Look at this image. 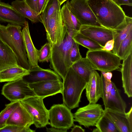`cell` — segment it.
I'll list each match as a JSON object with an SVG mask.
<instances>
[{
    "label": "cell",
    "instance_id": "e575fe53",
    "mask_svg": "<svg viewBox=\"0 0 132 132\" xmlns=\"http://www.w3.org/2000/svg\"><path fill=\"white\" fill-rule=\"evenodd\" d=\"M30 127L13 125H7L0 129V132H35Z\"/></svg>",
    "mask_w": 132,
    "mask_h": 132
},
{
    "label": "cell",
    "instance_id": "8992f818",
    "mask_svg": "<svg viewBox=\"0 0 132 132\" xmlns=\"http://www.w3.org/2000/svg\"><path fill=\"white\" fill-rule=\"evenodd\" d=\"M43 98L36 96L27 97L20 101L32 118L35 126L42 128L50 124L48 110L43 102Z\"/></svg>",
    "mask_w": 132,
    "mask_h": 132
},
{
    "label": "cell",
    "instance_id": "277c9868",
    "mask_svg": "<svg viewBox=\"0 0 132 132\" xmlns=\"http://www.w3.org/2000/svg\"><path fill=\"white\" fill-rule=\"evenodd\" d=\"M76 33L67 32L63 42L60 45L51 46L50 67L63 80L73 64L70 59V52L74 42L72 37Z\"/></svg>",
    "mask_w": 132,
    "mask_h": 132
},
{
    "label": "cell",
    "instance_id": "ac0fdd59",
    "mask_svg": "<svg viewBox=\"0 0 132 132\" xmlns=\"http://www.w3.org/2000/svg\"><path fill=\"white\" fill-rule=\"evenodd\" d=\"M33 123L32 118L20 102L7 120L6 124L30 127Z\"/></svg>",
    "mask_w": 132,
    "mask_h": 132
},
{
    "label": "cell",
    "instance_id": "4dcf8cb0",
    "mask_svg": "<svg viewBox=\"0 0 132 132\" xmlns=\"http://www.w3.org/2000/svg\"><path fill=\"white\" fill-rule=\"evenodd\" d=\"M95 126L99 132H119L113 122L103 113Z\"/></svg>",
    "mask_w": 132,
    "mask_h": 132
},
{
    "label": "cell",
    "instance_id": "603a6c76",
    "mask_svg": "<svg viewBox=\"0 0 132 132\" xmlns=\"http://www.w3.org/2000/svg\"><path fill=\"white\" fill-rule=\"evenodd\" d=\"M18 65L14 52L0 38V71Z\"/></svg>",
    "mask_w": 132,
    "mask_h": 132
},
{
    "label": "cell",
    "instance_id": "836d02e7",
    "mask_svg": "<svg viewBox=\"0 0 132 132\" xmlns=\"http://www.w3.org/2000/svg\"><path fill=\"white\" fill-rule=\"evenodd\" d=\"M101 78L102 87V98L104 104L106 102L112 88L113 82L111 81H109L106 80L104 77L101 73Z\"/></svg>",
    "mask_w": 132,
    "mask_h": 132
},
{
    "label": "cell",
    "instance_id": "6da1fadb",
    "mask_svg": "<svg viewBox=\"0 0 132 132\" xmlns=\"http://www.w3.org/2000/svg\"><path fill=\"white\" fill-rule=\"evenodd\" d=\"M101 26L115 30L126 20L120 6L112 0H86Z\"/></svg>",
    "mask_w": 132,
    "mask_h": 132
},
{
    "label": "cell",
    "instance_id": "cb8c5ba5",
    "mask_svg": "<svg viewBox=\"0 0 132 132\" xmlns=\"http://www.w3.org/2000/svg\"><path fill=\"white\" fill-rule=\"evenodd\" d=\"M132 30V18L126 16L125 21L115 30L116 33L113 38L114 43L113 53L116 55L121 43Z\"/></svg>",
    "mask_w": 132,
    "mask_h": 132
},
{
    "label": "cell",
    "instance_id": "9c48e42d",
    "mask_svg": "<svg viewBox=\"0 0 132 132\" xmlns=\"http://www.w3.org/2000/svg\"><path fill=\"white\" fill-rule=\"evenodd\" d=\"M104 111L100 104L89 103L79 108L74 114V121L86 128L95 126Z\"/></svg>",
    "mask_w": 132,
    "mask_h": 132
},
{
    "label": "cell",
    "instance_id": "30bf717a",
    "mask_svg": "<svg viewBox=\"0 0 132 132\" xmlns=\"http://www.w3.org/2000/svg\"><path fill=\"white\" fill-rule=\"evenodd\" d=\"M1 94L11 102L20 101L27 97L36 95L23 78L5 84Z\"/></svg>",
    "mask_w": 132,
    "mask_h": 132
},
{
    "label": "cell",
    "instance_id": "bcb514c9",
    "mask_svg": "<svg viewBox=\"0 0 132 132\" xmlns=\"http://www.w3.org/2000/svg\"><path fill=\"white\" fill-rule=\"evenodd\" d=\"M92 131L93 132H99L98 130L96 128L94 129Z\"/></svg>",
    "mask_w": 132,
    "mask_h": 132
},
{
    "label": "cell",
    "instance_id": "ee69618b",
    "mask_svg": "<svg viewBox=\"0 0 132 132\" xmlns=\"http://www.w3.org/2000/svg\"><path fill=\"white\" fill-rule=\"evenodd\" d=\"M73 126V127L71 128V132H84L85 131V129L82 128L81 126L74 125Z\"/></svg>",
    "mask_w": 132,
    "mask_h": 132
},
{
    "label": "cell",
    "instance_id": "7bdbcfd3",
    "mask_svg": "<svg viewBox=\"0 0 132 132\" xmlns=\"http://www.w3.org/2000/svg\"><path fill=\"white\" fill-rule=\"evenodd\" d=\"M101 74L107 80L111 81V79L112 77V74L111 72H105L101 71Z\"/></svg>",
    "mask_w": 132,
    "mask_h": 132
},
{
    "label": "cell",
    "instance_id": "5bb4252c",
    "mask_svg": "<svg viewBox=\"0 0 132 132\" xmlns=\"http://www.w3.org/2000/svg\"><path fill=\"white\" fill-rule=\"evenodd\" d=\"M85 89L86 96L89 103H96L102 98L101 78L96 70L91 74Z\"/></svg>",
    "mask_w": 132,
    "mask_h": 132
},
{
    "label": "cell",
    "instance_id": "d6986e66",
    "mask_svg": "<svg viewBox=\"0 0 132 132\" xmlns=\"http://www.w3.org/2000/svg\"><path fill=\"white\" fill-rule=\"evenodd\" d=\"M60 12L62 21L67 32L72 33L78 32L81 25L71 13L69 1L64 4Z\"/></svg>",
    "mask_w": 132,
    "mask_h": 132
},
{
    "label": "cell",
    "instance_id": "8d00e7d4",
    "mask_svg": "<svg viewBox=\"0 0 132 132\" xmlns=\"http://www.w3.org/2000/svg\"><path fill=\"white\" fill-rule=\"evenodd\" d=\"M24 1L31 8L39 14L38 9V0H24Z\"/></svg>",
    "mask_w": 132,
    "mask_h": 132
},
{
    "label": "cell",
    "instance_id": "9a60e30c",
    "mask_svg": "<svg viewBox=\"0 0 132 132\" xmlns=\"http://www.w3.org/2000/svg\"><path fill=\"white\" fill-rule=\"evenodd\" d=\"M23 78L28 84L51 80L62 81L61 77L54 71L39 66L30 69L29 74Z\"/></svg>",
    "mask_w": 132,
    "mask_h": 132
},
{
    "label": "cell",
    "instance_id": "52a82bcc",
    "mask_svg": "<svg viewBox=\"0 0 132 132\" xmlns=\"http://www.w3.org/2000/svg\"><path fill=\"white\" fill-rule=\"evenodd\" d=\"M47 39L51 46H59L62 42L67 32L61 18L60 10L57 11L43 24Z\"/></svg>",
    "mask_w": 132,
    "mask_h": 132
},
{
    "label": "cell",
    "instance_id": "7c38bea8",
    "mask_svg": "<svg viewBox=\"0 0 132 132\" xmlns=\"http://www.w3.org/2000/svg\"><path fill=\"white\" fill-rule=\"evenodd\" d=\"M79 32L95 41L103 47L108 41L113 39L115 30L102 26L81 25Z\"/></svg>",
    "mask_w": 132,
    "mask_h": 132
},
{
    "label": "cell",
    "instance_id": "83f0119b",
    "mask_svg": "<svg viewBox=\"0 0 132 132\" xmlns=\"http://www.w3.org/2000/svg\"><path fill=\"white\" fill-rule=\"evenodd\" d=\"M72 38L79 45L87 48L89 50L101 49L103 48L97 43L79 31L75 34Z\"/></svg>",
    "mask_w": 132,
    "mask_h": 132
},
{
    "label": "cell",
    "instance_id": "7dc6e473",
    "mask_svg": "<svg viewBox=\"0 0 132 132\" xmlns=\"http://www.w3.org/2000/svg\"><path fill=\"white\" fill-rule=\"evenodd\" d=\"M114 2H115V3H116V0H112Z\"/></svg>",
    "mask_w": 132,
    "mask_h": 132
},
{
    "label": "cell",
    "instance_id": "b9f144b4",
    "mask_svg": "<svg viewBox=\"0 0 132 132\" xmlns=\"http://www.w3.org/2000/svg\"><path fill=\"white\" fill-rule=\"evenodd\" d=\"M132 107L129 111L126 113L127 120L130 128L132 129Z\"/></svg>",
    "mask_w": 132,
    "mask_h": 132
},
{
    "label": "cell",
    "instance_id": "ffe728a7",
    "mask_svg": "<svg viewBox=\"0 0 132 132\" xmlns=\"http://www.w3.org/2000/svg\"><path fill=\"white\" fill-rule=\"evenodd\" d=\"M121 71L122 87L128 97L132 96V53L123 60Z\"/></svg>",
    "mask_w": 132,
    "mask_h": 132
},
{
    "label": "cell",
    "instance_id": "3957f363",
    "mask_svg": "<svg viewBox=\"0 0 132 132\" xmlns=\"http://www.w3.org/2000/svg\"><path fill=\"white\" fill-rule=\"evenodd\" d=\"M61 94L63 104L70 110L78 107L87 82L71 67L63 80Z\"/></svg>",
    "mask_w": 132,
    "mask_h": 132
},
{
    "label": "cell",
    "instance_id": "d590c367",
    "mask_svg": "<svg viewBox=\"0 0 132 132\" xmlns=\"http://www.w3.org/2000/svg\"><path fill=\"white\" fill-rule=\"evenodd\" d=\"M69 56L70 60L73 64L82 57L79 52V45L75 41L70 49Z\"/></svg>",
    "mask_w": 132,
    "mask_h": 132
},
{
    "label": "cell",
    "instance_id": "1f68e13d",
    "mask_svg": "<svg viewBox=\"0 0 132 132\" xmlns=\"http://www.w3.org/2000/svg\"><path fill=\"white\" fill-rule=\"evenodd\" d=\"M20 103V101L11 102L6 105L5 108L0 113V129L6 125L7 120Z\"/></svg>",
    "mask_w": 132,
    "mask_h": 132
},
{
    "label": "cell",
    "instance_id": "4316f807",
    "mask_svg": "<svg viewBox=\"0 0 132 132\" xmlns=\"http://www.w3.org/2000/svg\"><path fill=\"white\" fill-rule=\"evenodd\" d=\"M71 67L79 76L87 82L91 73L96 70L86 57H82L73 63Z\"/></svg>",
    "mask_w": 132,
    "mask_h": 132
},
{
    "label": "cell",
    "instance_id": "f6af8a7d",
    "mask_svg": "<svg viewBox=\"0 0 132 132\" xmlns=\"http://www.w3.org/2000/svg\"><path fill=\"white\" fill-rule=\"evenodd\" d=\"M60 3L61 5L64 2L67 0H58Z\"/></svg>",
    "mask_w": 132,
    "mask_h": 132
},
{
    "label": "cell",
    "instance_id": "ba28073f",
    "mask_svg": "<svg viewBox=\"0 0 132 132\" xmlns=\"http://www.w3.org/2000/svg\"><path fill=\"white\" fill-rule=\"evenodd\" d=\"M48 112L50 125L51 127L68 130L74 125L71 110L63 104L53 105Z\"/></svg>",
    "mask_w": 132,
    "mask_h": 132
},
{
    "label": "cell",
    "instance_id": "74e56055",
    "mask_svg": "<svg viewBox=\"0 0 132 132\" xmlns=\"http://www.w3.org/2000/svg\"><path fill=\"white\" fill-rule=\"evenodd\" d=\"M48 0H38V13L41 14L43 11Z\"/></svg>",
    "mask_w": 132,
    "mask_h": 132
},
{
    "label": "cell",
    "instance_id": "60d3db41",
    "mask_svg": "<svg viewBox=\"0 0 132 132\" xmlns=\"http://www.w3.org/2000/svg\"><path fill=\"white\" fill-rule=\"evenodd\" d=\"M68 129L51 127L50 128H46V131L48 132H67Z\"/></svg>",
    "mask_w": 132,
    "mask_h": 132
},
{
    "label": "cell",
    "instance_id": "f1b7e54d",
    "mask_svg": "<svg viewBox=\"0 0 132 132\" xmlns=\"http://www.w3.org/2000/svg\"><path fill=\"white\" fill-rule=\"evenodd\" d=\"M132 53V30L121 43L116 55L121 60L126 59Z\"/></svg>",
    "mask_w": 132,
    "mask_h": 132
},
{
    "label": "cell",
    "instance_id": "ab89813d",
    "mask_svg": "<svg viewBox=\"0 0 132 132\" xmlns=\"http://www.w3.org/2000/svg\"><path fill=\"white\" fill-rule=\"evenodd\" d=\"M116 3L120 6L122 5L132 6V0H116Z\"/></svg>",
    "mask_w": 132,
    "mask_h": 132
},
{
    "label": "cell",
    "instance_id": "f35d334b",
    "mask_svg": "<svg viewBox=\"0 0 132 132\" xmlns=\"http://www.w3.org/2000/svg\"><path fill=\"white\" fill-rule=\"evenodd\" d=\"M114 43L113 39L108 41L105 44L102 49L108 51H112L114 47Z\"/></svg>",
    "mask_w": 132,
    "mask_h": 132
},
{
    "label": "cell",
    "instance_id": "7402d4cb",
    "mask_svg": "<svg viewBox=\"0 0 132 132\" xmlns=\"http://www.w3.org/2000/svg\"><path fill=\"white\" fill-rule=\"evenodd\" d=\"M103 113L113 122L119 132H132V129L129 124L126 113L105 108Z\"/></svg>",
    "mask_w": 132,
    "mask_h": 132
},
{
    "label": "cell",
    "instance_id": "7a4b0ae2",
    "mask_svg": "<svg viewBox=\"0 0 132 132\" xmlns=\"http://www.w3.org/2000/svg\"><path fill=\"white\" fill-rule=\"evenodd\" d=\"M20 25L8 23L6 26L0 24V38L14 54L19 65L29 71L22 31Z\"/></svg>",
    "mask_w": 132,
    "mask_h": 132
},
{
    "label": "cell",
    "instance_id": "c3c4849f",
    "mask_svg": "<svg viewBox=\"0 0 132 132\" xmlns=\"http://www.w3.org/2000/svg\"></svg>",
    "mask_w": 132,
    "mask_h": 132
},
{
    "label": "cell",
    "instance_id": "5b68a950",
    "mask_svg": "<svg viewBox=\"0 0 132 132\" xmlns=\"http://www.w3.org/2000/svg\"><path fill=\"white\" fill-rule=\"evenodd\" d=\"M86 57L96 70L105 72H111L118 69L121 60L111 51L101 49L89 50Z\"/></svg>",
    "mask_w": 132,
    "mask_h": 132
},
{
    "label": "cell",
    "instance_id": "44dd1931",
    "mask_svg": "<svg viewBox=\"0 0 132 132\" xmlns=\"http://www.w3.org/2000/svg\"><path fill=\"white\" fill-rule=\"evenodd\" d=\"M104 104L105 108L126 113V103L121 96L120 90L114 82L109 95Z\"/></svg>",
    "mask_w": 132,
    "mask_h": 132
},
{
    "label": "cell",
    "instance_id": "484cf974",
    "mask_svg": "<svg viewBox=\"0 0 132 132\" xmlns=\"http://www.w3.org/2000/svg\"><path fill=\"white\" fill-rule=\"evenodd\" d=\"M29 73V71L19 65L10 68L0 71V82L15 81Z\"/></svg>",
    "mask_w": 132,
    "mask_h": 132
},
{
    "label": "cell",
    "instance_id": "d6a6232c",
    "mask_svg": "<svg viewBox=\"0 0 132 132\" xmlns=\"http://www.w3.org/2000/svg\"><path fill=\"white\" fill-rule=\"evenodd\" d=\"M51 52V46L48 42L42 46L41 48L38 50V61L43 62L49 61Z\"/></svg>",
    "mask_w": 132,
    "mask_h": 132
},
{
    "label": "cell",
    "instance_id": "d4e9b609",
    "mask_svg": "<svg viewBox=\"0 0 132 132\" xmlns=\"http://www.w3.org/2000/svg\"><path fill=\"white\" fill-rule=\"evenodd\" d=\"M12 5L20 14L29 19L33 23H42L41 15L31 8L24 0H15L11 3Z\"/></svg>",
    "mask_w": 132,
    "mask_h": 132
},
{
    "label": "cell",
    "instance_id": "8fae6325",
    "mask_svg": "<svg viewBox=\"0 0 132 132\" xmlns=\"http://www.w3.org/2000/svg\"><path fill=\"white\" fill-rule=\"evenodd\" d=\"M70 4L71 13L81 25L102 26L98 22L86 0H71Z\"/></svg>",
    "mask_w": 132,
    "mask_h": 132
},
{
    "label": "cell",
    "instance_id": "e0dca14e",
    "mask_svg": "<svg viewBox=\"0 0 132 132\" xmlns=\"http://www.w3.org/2000/svg\"><path fill=\"white\" fill-rule=\"evenodd\" d=\"M22 31L30 69L39 66L38 65V50L35 48L33 43L27 21H26Z\"/></svg>",
    "mask_w": 132,
    "mask_h": 132
},
{
    "label": "cell",
    "instance_id": "4fadbf2b",
    "mask_svg": "<svg viewBox=\"0 0 132 132\" xmlns=\"http://www.w3.org/2000/svg\"><path fill=\"white\" fill-rule=\"evenodd\" d=\"M28 84L36 96L44 98L61 93L63 87V82L60 80L45 81Z\"/></svg>",
    "mask_w": 132,
    "mask_h": 132
},
{
    "label": "cell",
    "instance_id": "f546056e",
    "mask_svg": "<svg viewBox=\"0 0 132 132\" xmlns=\"http://www.w3.org/2000/svg\"><path fill=\"white\" fill-rule=\"evenodd\" d=\"M61 5L58 0H48L41 15L42 23H46L56 11H60Z\"/></svg>",
    "mask_w": 132,
    "mask_h": 132
},
{
    "label": "cell",
    "instance_id": "2e32d148",
    "mask_svg": "<svg viewBox=\"0 0 132 132\" xmlns=\"http://www.w3.org/2000/svg\"><path fill=\"white\" fill-rule=\"evenodd\" d=\"M25 18L8 3L0 1V21L24 26Z\"/></svg>",
    "mask_w": 132,
    "mask_h": 132
}]
</instances>
